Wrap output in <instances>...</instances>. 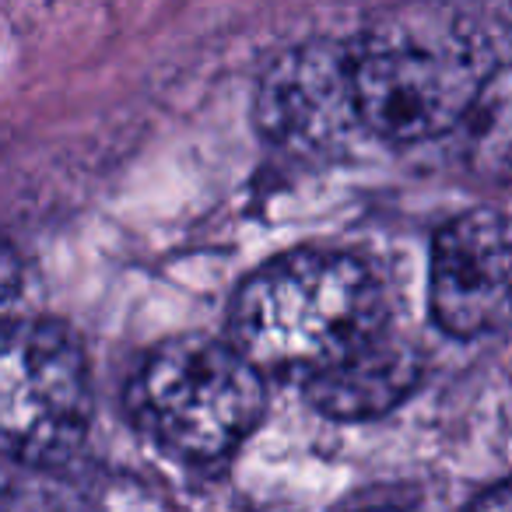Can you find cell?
Segmentation results:
<instances>
[{
	"label": "cell",
	"mask_w": 512,
	"mask_h": 512,
	"mask_svg": "<svg viewBox=\"0 0 512 512\" xmlns=\"http://www.w3.org/2000/svg\"><path fill=\"white\" fill-rule=\"evenodd\" d=\"M232 344L260 372H316L386 334V295L365 260L295 249L256 267L228 309Z\"/></svg>",
	"instance_id": "cell-1"
},
{
	"label": "cell",
	"mask_w": 512,
	"mask_h": 512,
	"mask_svg": "<svg viewBox=\"0 0 512 512\" xmlns=\"http://www.w3.org/2000/svg\"><path fill=\"white\" fill-rule=\"evenodd\" d=\"M134 404L169 453L207 463L232 453L260 425L267 386L232 341L172 337L144 358Z\"/></svg>",
	"instance_id": "cell-2"
},
{
	"label": "cell",
	"mask_w": 512,
	"mask_h": 512,
	"mask_svg": "<svg viewBox=\"0 0 512 512\" xmlns=\"http://www.w3.org/2000/svg\"><path fill=\"white\" fill-rule=\"evenodd\" d=\"M488 74L460 43L369 36L351 43L355 113L369 134L414 144L449 134L477 109Z\"/></svg>",
	"instance_id": "cell-3"
},
{
	"label": "cell",
	"mask_w": 512,
	"mask_h": 512,
	"mask_svg": "<svg viewBox=\"0 0 512 512\" xmlns=\"http://www.w3.org/2000/svg\"><path fill=\"white\" fill-rule=\"evenodd\" d=\"M92 421L81 341L50 320L11 323L0 358V435L15 460L53 467L74 456Z\"/></svg>",
	"instance_id": "cell-4"
},
{
	"label": "cell",
	"mask_w": 512,
	"mask_h": 512,
	"mask_svg": "<svg viewBox=\"0 0 512 512\" xmlns=\"http://www.w3.org/2000/svg\"><path fill=\"white\" fill-rule=\"evenodd\" d=\"M432 316L446 334H495L512 323V218L477 207L453 218L432 242Z\"/></svg>",
	"instance_id": "cell-5"
},
{
	"label": "cell",
	"mask_w": 512,
	"mask_h": 512,
	"mask_svg": "<svg viewBox=\"0 0 512 512\" xmlns=\"http://www.w3.org/2000/svg\"><path fill=\"white\" fill-rule=\"evenodd\" d=\"M256 127L285 148H330L358 123L351 43L313 39L285 50L264 71L253 99Z\"/></svg>",
	"instance_id": "cell-6"
},
{
	"label": "cell",
	"mask_w": 512,
	"mask_h": 512,
	"mask_svg": "<svg viewBox=\"0 0 512 512\" xmlns=\"http://www.w3.org/2000/svg\"><path fill=\"white\" fill-rule=\"evenodd\" d=\"M421 372L418 351L383 334L306 379V397L334 421H376L418 390Z\"/></svg>",
	"instance_id": "cell-7"
},
{
	"label": "cell",
	"mask_w": 512,
	"mask_h": 512,
	"mask_svg": "<svg viewBox=\"0 0 512 512\" xmlns=\"http://www.w3.org/2000/svg\"><path fill=\"white\" fill-rule=\"evenodd\" d=\"M467 512H512V477H505V481L491 484L488 491H481L470 502Z\"/></svg>",
	"instance_id": "cell-8"
},
{
	"label": "cell",
	"mask_w": 512,
	"mask_h": 512,
	"mask_svg": "<svg viewBox=\"0 0 512 512\" xmlns=\"http://www.w3.org/2000/svg\"><path fill=\"white\" fill-rule=\"evenodd\" d=\"M365 512H411V509H400V505H379V509H365Z\"/></svg>",
	"instance_id": "cell-9"
}]
</instances>
